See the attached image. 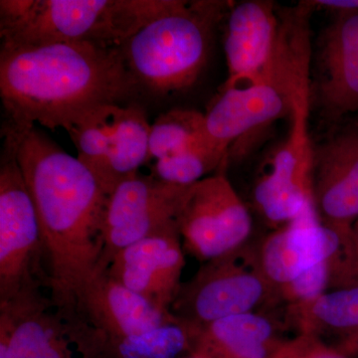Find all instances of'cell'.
<instances>
[{
  "instance_id": "ffe728a7",
  "label": "cell",
  "mask_w": 358,
  "mask_h": 358,
  "mask_svg": "<svg viewBox=\"0 0 358 358\" xmlns=\"http://www.w3.org/2000/svg\"><path fill=\"white\" fill-rule=\"evenodd\" d=\"M150 134L145 110L136 106L124 107L114 148L93 173L107 196L150 160Z\"/></svg>"
},
{
  "instance_id": "d4e9b609",
  "label": "cell",
  "mask_w": 358,
  "mask_h": 358,
  "mask_svg": "<svg viewBox=\"0 0 358 358\" xmlns=\"http://www.w3.org/2000/svg\"><path fill=\"white\" fill-rule=\"evenodd\" d=\"M329 262L317 264L289 284L278 289L280 301L285 308L315 300L329 291Z\"/></svg>"
},
{
  "instance_id": "8992f818",
  "label": "cell",
  "mask_w": 358,
  "mask_h": 358,
  "mask_svg": "<svg viewBox=\"0 0 358 358\" xmlns=\"http://www.w3.org/2000/svg\"><path fill=\"white\" fill-rule=\"evenodd\" d=\"M280 307L277 289L259 260L258 245L246 243L202 263L192 279L181 284L171 310L179 319L204 327L224 317Z\"/></svg>"
},
{
  "instance_id": "ba28073f",
  "label": "cell",
  "mask_w": 358,
  "mask_h": 358,
  "mask_svg": "<svg viewBox=\"0 0 358 358\" xmlns=\"http://www.w3.org/2000/svg\"><path fill=\"white\" fill-rule=\"evenodd\" d=\"M0 358H100L108 338L41 291L0 305Z\"/></svg>"
},
{
  "instance_id": "3957f363",
  "label": "cell",
  "mask_w": 358,
  "mask_h": 358,
  "mask_svg": "<svg viewBox=\"0 0 358 358\" xmlns=\"http://www.w3.org/2000/svg\"><path fill=\"white\" fill-rule=\"evenodd\" d=\"M313 1L279 9V30L272 54L248 83L222 88L204 114L203 138L226 155L230 148L265 131L279 120H291L299 106L312 102Z\"/></svg>"
},
{
  "instance_id": "277c9868",
  "label": "cell",
  "mask_w": 358,
  "mask_h": 358,
  "mask_svg": "<svg viewBox=\"0 0 358 358\" xmlns=\"http://www.w3.org/2000/svg\"><path fill=\"white\" fill-rule=\"evenodd\" d=\"M178 0H1V46L80 42L117 47Z\"/></svg>"
},
{
  "instance_id": "9a60e30c",
  "label": "cell",
  "mask_w": 358,
  "mask_h": 358,
  "mask_svg": "<svg viewBox=\"0 0 358 358\" xmlns=\"http://www.w3.org/2000/svg\"><path fill=\"white\" fill-rule=\"evenodd\" d=\"M352 229L326 225L320 220L315 206L308 207L258 245L259 260L266 277L278 292L313 266L331 263Z\"/></svg>"
},
{
  "instance_id": "9c48e42d",
  "label": "cell",
  "mask_w": 358,
  "mask_h": 358,
  "mask_svg": "<svg viewBox=\"0 0 358 358\" xmlns=\"http://www.w3.org/2000/svg\"><path fill=\"white\" fill-rule=\"evenodd\" d=\"M176 222L185 253L201 263L248 243L253 229L251 214L225 171L189 186Z\"/></svg>"
},
{
  "instance_id": "603a6c76",
  "label": "cell",
  "mask_w": 358,
  "mask_h": 358,
  "mask_svg": "<svg viewBox=\"0 0 358 358\" xmlns=\"http://www.w3.org/2000/svg\"><path fill=\"white\" fill-rule=\"evenodd\" d=\"M227 166L225 155L209 147L202 138L180 152L155 160L150 174L169 185L190 186L208 174L225 171Z\"/></svg>"
},
{
  "instance_id": "44dd1931",
  "label": "cell",
  "mask_w": 358,
  "mask_h": 358,
  "mask_svg": "<svg viewBox=\"0 0 358 358\" xmlns=\"http://www.w3.org/2000/svg\"><path fill=\"white\" fill-rule=\"evenodd\" d=\"M201 327L178 317L145 333L108 341L107 355L115 358H178L185 353L193 355Z\"/></svg>"
},
{
  "instance_id": "e0dca14e",
  "label": "cell",
  "mask_w": 358,
  "mask_h": 358,
  "mask_svg": "<svg viewBox=\"0 0 358 358\" xmlns=\"http://www.w3.org/2000/svg\"><path fill=\"white\" fill-rule=\"evenodd\" d=\"M279 22L273 1L232 3L224 39L228 78L222 88L248 83L260 73L274 49Z\"/></svg>"
},
{
  "instance_id": "7a4b0ae2",
  "label": "cell",
  "mask_w": 358,
  "mask_h": 358,
  "mask_svg": "<svg viewBox=\"0 0 358 358\" xmlns=\"http://www.w3.org/2000/svg\"><path fill=\"white\" fill-rule=\"evenodd\" d=\"M140 93L121 48L80 42L1 46L0 96L7 124L68 131L82 115Z\"/></svg>"
},
{
  "instance_id": "ac0fdd59",
  "label": "cell",
  "mask_w": 358,
  "mask_h": 358,
  "mask_svg": "<svg viewBox=\"0 0 358 358\" xmlns=\"http://www.w3.org/2000/svg\"><path fill=\"white\" fill-rule=\"evenodd\" d=\"M296 334L320 339L350 358H358V286L331 289L315 300L285 307Z\"/></svg>"
},
{
  "instance_id": "484cf974",
  "label": "cell",
  "mask_w": 358,
  "mask_h": 358,
  "mask_svg": "<svg viewBox=\"0 0 358 358\" xmlns=\"http://www.w3.org/2000/svg\"><path fill=\"white\" fill-rule=\"evenodd\" d=\"M329 289L358 286V218L352 233L343 240L338 255L329 264Z\"/></svg>"
},
{
  "instance_id": "4fadbf2b",
  "label": "cell",
  "mask_w": 358,
  "mask_h": 358,
  "mask_svg": "<svg viewBox=\"0 0 358 358\" xmlns=\"http://www.w3.org/2000/svg\"><path fill=\"white\" fill-rule=\"evenodd\" d=\"M313 197L320 220L350 229L358 218V122H346L313 145Z\"/></svg>"
},
{
  "instance_id": "7c38bea8",
  "label": "cell",
  "mask_w": 358,
  "mask_h": 358,
  "mask_svg": "<svg viewBox=\"0 0 358 358\" xmlns=\"http://www.w3.org/2000/svg\"><path fill=\"white\" fill-rule=\"evenodd\" d=\"M334 18L320 38L315 95L322 114L338 122L358 113V7L352 0H320Z\"/></svg>"
},
{
  "instance_id": "7402d4cb",
  "label": "cell",
  "mask_w": 358,
  "mask_h": 358,
  "mask_svg": "<svg viewBox=\"0 0 358 358\" xmlns=\"http://www.w3.org/2000/svg\"><path fill=\"white\" fill-rule=\"evenodd\" d=\"M124 112V106H103L82 115L68 129L71 140L76 145L78 159L92 174L112 152Z\"/></svg>"
},
{
  "instance_id": "83f0119b",
  "label": "cell",
  "mask_w": 358,
  "mask_h": 358,
  "mask_svg": "<svg viewBox=\"0 0 358 358\" xmlns=\"http://www.w3.org/2000/svg\"><path fill=\"white\" fill-rule=\"evenodd\" d=\"M186 358H208V357H201V355H190L189 357H186Z\"/></svg>"
},
{
  "instance_id": "cb8c5ba5",
  "label": "cell",
  "mask_w": 358,
  "mask_h": 358,
  "mask_svg": "<svg viewBox=\"0 0 358 358\" xmlns=\"http://www.w3.org/2000/svg\"><path fill=\"white\" fill-rule=\"evenodd\" d=\"M204 114L192 109H173L150 124V160L176 154L203 138Z\"/></svg>"
},
{
  "instance_id": "6da1fadb",
  "label": "cell",
  "mask_w": 358,
  "mask_h": 358,
  "mask_svg": "<svg viewBox=\"0 0 358 358\" xmlns=\"http://www.w3.org/2000/svg\"><path fill=\"white\" fill-rule=\"evenodd\" d=\"M36 209L47 263L49 298L76 310L80 291L99 274L103 214L108 196L78 157L36 126L4 122Z\"/></svg>"
},
{
  "instance_id": "52a82bcc",
  "label": "cell",
  "mask_w": 358,
  "mask_h": 358,
  "mask_svg": "<svg viewBox=\"0 0 358 358\" xmlns=\"http://www.w3.org/2000/svg\"><path fill=\"white\" fill-rule=\"evenodd\" d=\"M0 157V305L41 291L44 258L36 209L16 154L15 141L1 131Z\"/></svg>"
},
{
  "instance_id": "8fae6325",
  "label": "cell",
  "mask_w": 358,
  "mask_h": 358,
  "mask_svg": "<svg viewBox=\"0 0 358 358\" xmlns=\"http://www.w3.org/2000/svg\"><path fill=\"white\" fill-rule=\"evenodd\" d=\"M310 108H300L289 122L288 136L275 150L266 171L254 185V204L270 225L282 227L315 206L313 197V145Z\"/></svg>"
},
{
  "instance_id": "5b68a950",
  "label": "cell",
  "mask_w": 358,
  "mask_h": 358,
  "mask_svg": "<svg viewBox=\"0 0 358 358\" xmlns=\"http://www.w3.org/2000/svg\"><path fill=\"white\" fill-rule=\"evenodd\" d=\"M231 3L178 0L173 8L129 37L121 51L138 91L164 96L196 83L208 61L215 28Z\"/></svg>"
},
{
  "instance_id": "2e32d148",
  "label": "cell",
  "mask_w": 358,
  "mask_h": 358,
  "mask_svg": "<svg viewBox=\"0 0 358 358\" xmlns=\"http://www.w3.org/2000/svg\"><path fill=\"white\" fill-rule=\"evenodd\" d=\"M76 310L108 341L128 338L178 319L113 279L99 273L78 294Z\"/></svg>"
},
{
  "instance_id": "d6986e66",
  "label": "cell",
  "mask_w": 358,
  "mask_h": 358,
  "mask_svg": "<svg viewBox=\"0 0 358 358\" xmlns=\"http://www.w3.org/2000/svg\"><path fill=\"white\" fill-rule=\"evenodd\" d=\"M271 312L247 313L201 327L193 355L208 358H275L288 339Z\"/></svg>"
},
{
  "instance_id": "4316f807",
  "label": "cell",
  "mask_w": 358,
  "mask_h": 358,
  "mask_svg": "<svg viewBox=\"0 0 358 358\" xmlns=\"http://www.w3.org/2000/svg\"><path fill=\"white\" fill-rule=\"evenodd\" d=\"M275 358H350L329 348L320 339L296 334L288 339Z\"/></svg>"
},
{
  "instance_id": "5bb4252c",
  "label": "cell",
  "mask_w": 358,
  "mask_h": 358,
  "mask_svg": "<svg viewBox=\"0 0 358 358\" xmlns=\"http://www.w3.org/2000/svg\"><path fill=\"white\" fill-rule=\"evenodd\" d=\"M185 254L174 222L117 252L107 273L157 307L171 310L182 284Z\"/></svg>"
},
{
  "instance_id": "30bf717a",
  "label": "cell",
  "mask_w": 358,
  "mask_h": 358,
  "mask_svg": "<svg viewBox=\"0 0 358 358\" xmlns=\"http://www.w3.org/2000/svg\"><path fill=\"white\" fill-rule=\"evenodd\" d=\"M188 188L140 173L120 183L108 196L103 210L99 273L107 271L122 249L176 222Z\"/></svg>"
}]
</instances>
